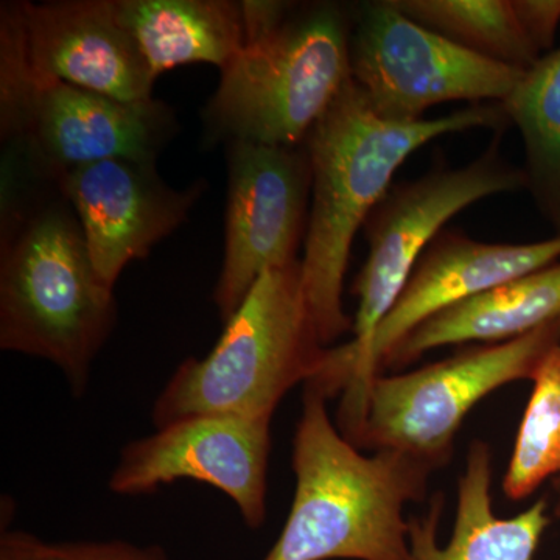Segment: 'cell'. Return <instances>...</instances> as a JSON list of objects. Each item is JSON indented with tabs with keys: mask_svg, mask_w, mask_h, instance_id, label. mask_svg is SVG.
Instances as JSON below:
<instances>
[{
	"mask_svg": "<svg viewBox=\"0 0 560 560\" xmlns=\"http://www.w3.org/2000/svg\"><path fill=\"white\" fill-rule=\"evenodd\" d=\"M224 324L215 348L184 360L161 390L151 411L156 429L198 415L272 420L283 397L326 361L301 259L265 272Z\"/></svg>",
	"mask_w": 560,
	"mask_h": 560,
	"instance_id": "277c9868",
	"label": "cell"
},
{
	"mask_svg": "<svg viewBox=\"0 0 560 560\" xmlns=\"http://www.w3.org/2000/svg\"><path fill=\"white\" fill-rule=\"evenodd\" d=\"M0 253V349L50 361L73 396L116 326L113 289L92 264L68 201L7 212Z\"/></svg>",
	"mask_w": 560,
	"mask_h": 560,
	"instance_id": "3957f363",
	"label": "cell"
},
{
	"mask_svg": "<svg viewBox=\"0 0 560 560\" xmlns=\"http://www.w3.org/2000/svg\"><path fill=\"white\" fill-rule=\"evenodd\" d=\"M500 105L521 132L526 190L541 219L560 235V47L525 70Z\"/></svg>",
	"mask_w": 560,
	"mask_h": 560,
	"instance_id": "ac0fdd59",
	"label": "cell"
},
{
	"mask_svg": "<svg viewBox=\"0 0 560 560\" xmlns=\"http://www.w3.org/2000/svg\"><path fill=\"white\" fill-rule=\"evenodd\" d=\"M44 560H168L160 547L124 540H80L46 544Z\"/></svg>",
	"mask_w": 560,
	"mask_h": 560,
	"instance_id": "44dd1931",
	"label": "cell"
},
{
	"mask_svg": "<svg viewBox=\"0 0 560 560\" xmlns=\"http://www.w3.org/2000/svg\"><path fill=\"white\" fill-rule=\"evenodd\" d=\"M560 261V235L530 243L475 241L460 231L441 232L420 257L399 300L375 330L341 404H357L383 357L423 320L503 283Z\"/></svg>",
	"mask_w": 560,
	"mask_h": 560,
	"instance_id": "5bb4252c",
	"label": "cell"
},
{
	"mask_svg": "<svg viewBox=\"0 0 560 560\" xmlns=\"http://www.w3.org/2000/svg\"><path fill=\"white\" fill-rule=\"evenodd\" d=\"M493 459L488 442L474 441L458 480V501L451 539L440 544L445 497L438 492L429 511L410 518L408 560H534L550 528L548 497L525 511L500 517L493 511Z\"/></svg>",
	"mask_w": 560,
	"mask_h": 560,
	"instance_id": "9a60e30c",
	"label": "cell"
},
{
	"mask_svg": "<svg viewBox=\"0 0 560 560\" xmlns=\"http://www.w3.org/2000/svg\"><path fill=\"white\" fill-rule=\"evenodd\" d=\"M46 541L25 530L7 526L0 534V560H44Z\"/></svg>",
	"mask_w": 560,
	"mask_h": 560,
	"instance_id": "603a6c76",
	"label": "cell"
},
{
	"mask_svg": "<svg viewBox=\"0 0 560 560\" xmlns=\"http://www.w3.org/2000/svg\"><path fill=\"white\" fill-rule=\"evenodd\" d=\"M560 345V319L510 341L471 345L448 359L404 374H377L338 429L364 451H396L447 466L460 425L490 394L530 381Z\"/></svg>",
	"mask_w": 560,
	"mask_h": 560,
	"instance_id": "52a82bcc",
	"label": "cell"
},
{
	"mask_svg": "<svg viewBox=\"0 0 560 560\" xmlns=\"http://www.w3.org/2000/svg\"><path fill=\"white\" fill-rule=\"evenodd\" d=\"M559 319L560 261L423 320L383 357L381 374L444 346L510 341Z\"/></svg>",
	"mask_w": 560,
	"mask_h": 560,
	"instance_id": "2e32d148",
	"label": "cell"
},
{
	"mask_svg": "<svg viewBox=\"0 0 560 560\" xmlns=\"http://www.w3.org/2000/svg\"><path fill=\"white\" fill-rule=\"evenodd\" d=\"M412 21L490 61L528 70L540 55L523 33L511 0H390Z\"/></svg>",
	"mask_w": 560,
	"mask_h": 560,
	"instance_id": "d6986e66",
	"label": "cell"
},
{
	"mask_svg": "<svg viewBox=\"0 0 560 560\" xmlns=\"http://www.w3.org/2000/svg\"><path fill=\"white\" fill-rule=\"evenodd\" d=\"M523 33L537 54L555 50L560 25V0H511Z\"/></svg>",
	"mask_w": 560,
	"mask_h": 560,
	"instance_id": "7402d4cb",
	"label": "cell"
},
{
	"mask_svg": "<svg viewBox=\"0 0 560 560\" xmlns=\"http://www.w3.org/2000/svg\"><path fill=\"white\" fill-rule=\"evenodd\" d=\"M500 103H480L436 119L390 121L378 117L352 79L305 140L312 200L301 259L305 296L320 340L331 348L352 331L342 287L355 235L388 194L400 165L442 136L510 127Z\"/></svg>",
	"mask_w": 560,
	"mask_h": 560,
	"instance_id": "6da1fadb",
	"label": "cell"
},
{
	"mask_svg": "<svg viewBox=\"0 0 560 560\" xmlns=\"http://www.w3.org/2000/svg\"><path fill=\"white\" fill-rule=\"evenodd\" d=\"M116 13L156 77L191 62L223 70L245 46L242 2L116 0Z\"/></svg>",
	"mask_w": 560,
	"mask_h": 560,
	"instance_id": "e0dca14e",
	"label": "cell"
},
{
	"mask_svg": "<svg viewBox=\"0 0 560 560\" xmlns=\"http://www.w3.org/2000/svg\"><path fill=\"white\" fill-rule=\"evenodd\" d=\"M226 145V245L213 290L223 323L238 311L265 272L298 260L312 200V167L305 145Z\"/></svg>",
	"mask_w": 560,
	"mask_h": 560,
	"instance_id": "30bf717a",
	"label": "cell"
},
{
	"mask_svg": "<svg viewBox=\"0 0 560 560\" xmlns=\"http://www.w3.org/2000/svg\"><path fill=\"white\" fill-rule=\"evenodd\" d=\"M350 27V10L313 3L245 36L205 106L206 142L301 147L349 83Z\"/></svg>",
	"mask_w": 560,
	"mask_h": 560,
	"instance_id": "5b68a950",
	"label": "cell"
},
{
	"mask_svg": "<svg viewBox=\"0 0 560 560\" xmlns=\"http://www.w3.org/2000/svg\"><path fill=\"white\" fill-rule=\"evenodd\" d=\"M495 132L488 149L459 167L441 162L425 175L390 186L364 223L368 257L352 287L359 300L352 341L331 346L323 377L345 393L370 348L375 330L399 300L416 265L445 224L475 202L526 190L523 167L501 153Z\"/></svg>",
	"mask_w": 560,
	"mask_h": 560,
	"instance_id": "8992f818",
	"label": "cell"
},
{
	"mask_svg": "<svg viewBox=\"0 0 560 560\" xmlns=\"http://www.w3.org/2000/svg\"><path fill=\"white\" fill-rule=\"evenodd\" d=\"M271 420L198 415L175 420L120 452L109 477L117 495H147L179 480L230 497L250 529L267 518Z\"/></svg>",
	"mask_w": 560,
	"mask_h": 560,
	"instance_id": "8fae6325",
	"label": "cell"
},
{
	"mask_svg": "<svg viewBox=\"0 0 560 560\" xmlns=\"http://www.w3.org/2000/svg\"><path fill=\"white\" fill-rule=\"evenodd\" d=\"M75 212L92 264L114 290L131 261L178 230L205 191V180L178 190L156 162L113 158L73 168L55 180Z\"/></svg>",
	"mask_w": 560,
	"mask_h": 560,
	"instance_id": "4fadbf2b",
	"label": "cell"
},
{
	"mask_svg": "<svg viewBox=\"0 0 560 560\" xmlns=\"http://www.w3.org/2000/svg\"><path fill=\"white\" fill-rule=\"evenodd\" d=\"M0 131L32 175L55 183L91 162H156L176 132V120L154 98L114 101L39 72L0 27Z\"/></svg>",
	"mask_w": 560,
	"mask_h": 560,
	"instance_id": "ba28073f",
	"label": "cell"
},
{
	"mask_svg": "<svg viewBox=\"0 0 560 560\" xmlns=\"http://www.w3.org/2000/svg\"><path fill=\"white\" fill-rule=\"evenodd\" d=\"M0 27L46 75L114 101L153 98L158 77L117 20L116 0L7 2L0 9Z\"/></svg>",
	"mask_w": 560,
	"mask_h": 560,
	"instance_id": "7c38bea8",
	"label": "cell"
},
{
	"mask_svg": "<svg viewBox=\"0 0 560 560\" xmlns=\"http://www.w3.org/2000/svg\"><path fill=\"white\" fill-rule=\"evenodd\" d=\"M556 490H558V500H556L555 506H552V517L558 518V521H560V477L558 478V485H556Z\"/></svg>",
	"mask_w": 560,
	"mask_h": 560,
	"instance_id": "cb8c5ba5",
	"label": "cell"
},
{
	"mask_svg": "<svg viewBox=\"0 0 560 560\" xmlns=\"http://www.w3.org/2000/svg\"><path fill=\"white\" fill-rule=\"evenodd\" d=\"M350 20V79L385 120H422L441 103L504 102L525 72L464 49L390 0L360 3Z\"/></svg>",
	"mask_w": 560,
	"mask_h": 560,
	"instance_id": "9c48e42d",
	"label": "cell"
},
{
	"mask_svg": "<svg viewBox=\"0 0 560 560\" xmlns=\"http://www.w3.org/2000/svg\"><path fill=\"white\" fill-rule=\"evenodd\" d=\"M530 382L533 390L501 482L512 501L529 499L545 481L560 477V345L541 360Z\"/></svg>",
	"mask_w": 560,
	"mask_h": 560,
	"instance_id": "ffe728a7",
	"label": "cell"
},
{
	"mask_svg": "<svg viewBox=\"0 0 560 560\" xmlns=\"http://www.w3.org/2000/svg\"><path fill=\"white\" fill-rule=\"evenodd\" d=\"M327 400L304 386L291 452L293 503L261 560H408L405 508L425 500L436 470L404 452L364 455L331 422Z\"/></svg>",
	"mask_w": 560,
	"mask_h": 560,
	"instance_id": "7a4b0ae2",
	"label": "cell"
}]
</instances>
